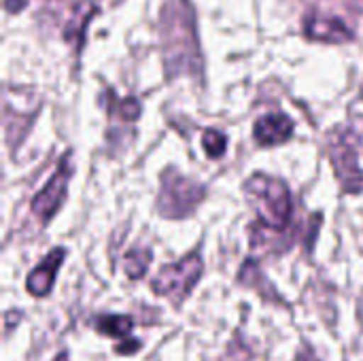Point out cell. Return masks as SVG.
<instances>
[{"instance_id": "1", "label": "cell", "mask_w": 363, "mask_h": 361, "mask_svg": "<svg viewBox=\"0 0 363 361\" xmlns=\"http://www.w3.org/2000/svg\"><path fill=\"white\" fill-rule=\"evenodd\" d=\"M160 36L166 70L170 77H200L204 62L200 53L196 17L189 0H168L160 17Z\"/></svg>"}, {"instance_id": "2", "label": "cell", "mask_w": 363, "mask_h": 361, "mask_svg": "<svg viewBox=\"0 0 363 361\" xmlns=\"http://www.w3.org/2000/svg\"><path fill=\"white\" fill-rule=\"evenodd\" d=\"M245 194L264 228L281 232L291 223V194L281 179L253 174L245 183Z\"/></svg>"}, {"instance_id": "3", "label": "cell", "mask_w": 363, "mask_h": 361, "mask_svg": "<svg viewBox=\"0 0 363 361\" xmlns=\"http://www.w3.org/2000/svg\"><path fill=\"white\" fill-rule=\"evenodd\" d=\"M357 147H359L357 134L347 128H338L328 136L330 162L336 170L340 185L349 194L363 191V172L359 170V162H357V157H359Z\"/></svg>"}, {"instance_id": "4", "label": "cell", "mask_w": 363, "mask_h": 361, "mask_svg": "<svg viewBox=\"0 0 363 361\" xmlns=\"http://www.w3.org/2000/svg\"><path fill=\"white\" fill-rule=\"evenodd\" d=\"M204 187L177 170H166L162 177V191L157 198V211L168 219H183L187 217L202 200Z\"/></svg>"}, {"instance_id": "5", "label": "cell", "mask_w": 363, "mask_h": 361, "mask_svg": "<svg viewBox=\"0 0 363 361\" xmlns=\"http://www.w3.org/2000/svg\"><path fill=\"white\" fill-rule=\"evenodd\" d=\"M204 270V262L198 253H191L187 257H183L177 264L164 266L157 277L153 279L151 287L157 296L170 298L172 302H183L187 298V294L194 289V285L200 281Z\"/></svg>"}, {"instance_id": "6", "label": "cell", "mask_w": 363, "mask_h": 361, "mask_svg": "<svg viewBox=\"0 0 363 361\" xmlns=\"http://www.w3.org/2000/svg\"><path fill=\"white\" fill-rule=\"evenodd\" d=\"M70 177H72V160H70V153H66L60 160L53 177L43 187V191H38L34 196V200H32V213L36 215V219L40 223H47L60 211V206L64 204L66 194H68Z\"/></svg>"}, {"instance_id": "7", "label": "cell", "mask_w": 363, "mask_h": 361, "mask_svg": "<svg viewBox=\"0 0 363 361\" xmlns=\"http://www.w3.org/2000/svg\"><path fill=\"white\" fill-rule=\"evenodd\" d=\"M304 34L311 40H321L332 45L353 40V30L345 21L321 13H311L308 17H304Z\"/></svg>"}, {"instance_id": "8", "label": "cell", "mask_w": 363, "mask_h": 361, "mask_svg": "<svg viewBox=\"0 0 363 361\" xmlns=\"http://www.w3.org/2000/svg\"><path fill=\"white\" fill-rule=\"evenodd\" d=\"M64 262V249H55L51 251L30 274H28V281H26V287L32 296L36 298H45L51 287H53V281H55V274L60 270Z\"/></svg>"}, {"instance_id": "9", "label": "cell", "mask_w": 363, "mask_h": 361, "mask_svg": "<svg viewBox=\"0 0 363 361\" xmlns=\"http://www.w3.org/2000/svg\"><path fill=\"white\" fill-rule=\"evenodd\" d=\"M294 134V121L283 113H270L255 121L253 136L259 145H281Z\"/></svg>"}, {"instance_id": "10", "label": "cell", "mask_w": 363, "mask_h": 361, "mask_svg": "<svg viewBox=\"0 0 363 361\" xmlns=\"http://www.w3.org/2000/svg\"><path fill=\"white\" fill-rule=\"evenodd\" d=\"M96 13V6L87 0L83 2H77L70 13H68V21H66V28H64V38L68 43H74V51L79 53L81 47H83V38H85V28L89 23V19L94 17Z\"/></svg>"}, {"instance_id": "11", "label": "cell", "mask_w": 363, "mask_h": 361, "mask_svg": "<svg viewBox=\"0 0 363 361\" xmlns=\"http://www.w3.org/2000/svg\"><path fill=\"white\" fill-rule=\"evenodd\" d=\"M94 326L106 334V336H119V338H125L134 326V321L130 317H117V315H104V317H98L94 321Z\"/></svg>"}, {"instance_id": "12", "label": "cell", "mask_w": 363, "mask_h": 361, "mask_svg": "<svg viewBox=\"0 0 363 361\" xmlns=\"http://www.w3.org/2000/svg\"><path fill=\"white\" fill-rule=\"evenodd\" d=\"M149 262H151V251L149 249H132L125 260H123V268H125V274L130 279H140L147 268H149Z\"/></svg>"}, {"instance_id": "13", "label": "cell", "mask_w": 363, "mask_h": 361, "mask_svg": "<svg viewBox=\"0 0 363 361\" xmlns=\"http://www.w3.org/2000/svg\"><path fill=\"white\" fill-rule=\"evenodd\" d=\"M202 147H204V151L208 153V157L217 160V157H221V155L225 153L228 140H225V136H223L221 132H217V130H206V132H204V138H202Z\"/></svg>"}, {"instance_id": "14", "label": "cell", "mask_w": 363, "mask_h": 361, "mask_svg": "<svg viewBox=\"0 0 363 361\" xmlns=\"http://www.w3.org/2000/svg\"><path fill=\"white\" fill-rule=\"evenodd\" d=\"M26 6V0H4V9L9 13H17Z\"/></svg>"}, {"instance_id": "15", "label": "cell", "mask_w": 363, "mask_h": 361, "mask_svg": "<svg viewBox=\"0 0 363 361\" xmlns=\"http://www.w3.org/2000/svg\"><path fill=\"white\" fill-rule=\"evenodd\" d=\"M55 361H68V357H66V355H60Z\"/></svg>"}, {"instance_id": "16", "label": "cell", "mask_w": 363, "mask_h": 361, "mask_svg": "<svg viewBox=\"0 0 363 361\" xmlns=\"http://www.w3.org/2000/svg\"><path fill=\"white\" fill-rule=\"evenodd\" d=\"M359 98H362V100H363V83H362V91H359Z\"/></svg>"}, {"instance_id": "17", "label": "cell", "mask_w": 363, "mask_h": 361, "mask_svg": "<svg viewBox=\"0 0 363 361\" xmlns=\"http://www.w3.org/2000/svg\"><path fill=\"white\" fill-rule=\"evenodd\" d=\"M302 361H304V360H302ZM306 361H315V360H311V357H308V360H306Z\"/></svg>"}]
</instances>
